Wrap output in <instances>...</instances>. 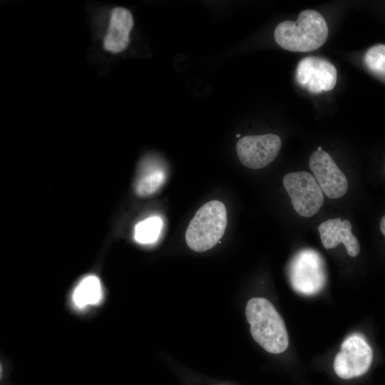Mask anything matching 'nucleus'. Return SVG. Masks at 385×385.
Instances as JSON below:
<instances>
[{"label":"nucleus","mask_w":385,"mask_h":385,"mask_svg":"<svg viewBox=\"0 0 385 385\" xmlns=\"http://www.w3.org/2000/svg\"><path fill=\"white\" fill-rule=\"evenodd\" d=\"M329 29L324 17L313 9L304 10L297 21H284L275 28L274 37L282 48L308 52L321 47L327 41Z\"/></svg>","instance_id":"obj_1"},{"label":"nucleus","mask_w":385,"mask_h":385,"mask_svg":"<svg viewBox=\"0 0 385 385\" xmlns=\"http://www.w3.org/2000/svg\"><path fill=\"white\" fill-rule=\"evenodd\" d=\"M245 315L253 339L265 350L279 354L287 349L289 338L284 322L270 301L262 297L250 299Z\"/></svg>","instance_id":"obj_2"},{"label":"nucleus","mask_w":385,"mask_h":385,"mask_svg":"<svg viewBox=\"0 0 385 385\" xmlns=\"http://www.w3.org/2000/svg\"><path fill=\"white\" fill-rule=\"evenodd\" d=\"M225 205L218 200L206 202L196 212L185 232L188 247L198 252L212 248L223 236L227 226Z\"/></svg>","instance_id":"obj_3"},{"label":"nucleus","mask_w":385,"mask_h":385,"mask_svg":"<svg viewBox=\"0 0 385 385\" xmlns=\"http://www.w3.org/2000/svg\"><path fill=\"white\" fill-rule=\"evenodd\" d=\"M289 281L297 292L314 295L319 292L326 282L324 261L314 250L305 249L298 252L292 258L289 267Z\"/></svg>","instance_id":"obj_4"},{"label":"nucleus","mask_w":385,"mask_h":385,"mask_svg":"<svg viewBox=\"0 0 385 385\" xmlns=\"http://www.w3.org/2000/svg\"><path fill=\"white\" fill-rule=\"evenodd\" d=\"M283 185L299 215L309 217L319 212L324 203V195L312 174L305 171L287 173Z\"/></svg>","instance_id":"obj_5"},{"label":"nucleus","mask_w":385,"mask_h":385,"mask_svg":"<svg viewBox=\"0 0 385 385\" xmlns=\"http://www.w3.org/2000/svg\"><path fill=\"white\" fill-rule=\"evenodd\" d=\"M372 356L371 346L364 338L359 334L351 335L343 342L334 358V370L343 379L360 376L370 368Z\"/></svg>","instance_id":"obj_6"},{"label":"nucleus","mask_w":385,"mask_h":385,"mask_svg":"<svg viewBox=\"0 0 385 385\" xmlns=\"http://www.w3.org/2000/svg\"><path fill=\"white\" fill-rule=\"evenodd\" d=\"M282 141L273 133L246 135L237 143L240 161L250 169H260L271 163L277 156Z\"/></svg>","instance_id":"obj_7"},{"label":"nucleus","mask_w":385,"mask_h":385,"mask_svg":"<svg viewBox=\"0 0 385 385\" xmlns=\"http://www.w3.org/2000/svg\"><path fill=\"white\" fill-rule=\"evenodd\" d=\"M337 69L328 60L307 56L297 64L295 78L299 85L312 93L332 90L337 83Z\"/></svg>","instance_id":"obj_8"},{"label":"nucleus","mask_w":385,"mask_h":385,"mask_svg":"<svg viewBox=\"0 0 385 385\" xmlns=\"http://www.w3.org/2000/svg\"><path fill=\"white\" fill-rule=\"evenodd\" d=\"M309 165L326 196L339 198L344 195L348 189L347 179L328 153L322 150L313 152Z\"/></svg>","instance_id":"obj_9"},{"label":"nucleus","mask_w":385,"mask_h":385,"mask_svg":"<svg viewBox=\"0 0 385 385\" xmlns=\"http://www.w3.org/2000/svg\"><path fill=\"white\" fill-rule=\"evenodd\" d=\"M351 224L347 220L329 219L318 226L320 239L326 249H332L342 243L348 255L356 257L360 252L359 242L351 232Z\"/></svg>","instance_id":"obj_10"},{"label":"nucleus","mask_w":385,"mask_h":385,"mask_svg":"<svg viewBox=\"0 0 385 385\" xmlns=\"http://www.w3.org/2000/svg\"><path fill=\"white\" fill-rule=\"evenodd\" d=\"M133 26V18L129 10L123 7L114 8L103 40L104 48L112 53H119L125 49Z\"/></svg>","instance_id":"obj_11"},{"label":"nucleus","mask_w":385,"mask_h":385,"mask_svg":"<svg viewBox=\"0 0 385 385\" xmlns=\"http://www.w3.org/2000/svg\"><path fill=\"white\" fill-rule=\"evenodd\" d=\"M135 192L140 196H148L156 192L165 180V171L155 158H147L140 165Z\"/></svg>","instance_id":"obj_12"},{"label":"nucleus","mask_w":385,"mask_h":385,"mask_svg":"<svg viewBox=\"0 0 385 385\" xmlns=\"http://www.w3.org/2000/svg\"><path fill=\"white\" fill-rule=\"evenodd\" d=\"M103 297V289L99 278L94 274L84 277L78 283L73 292V302L78 308L96 305Z\"/></svg>","instance_id":"obj_13"},{"label":"nucleus","mask_w":385,"mask_h":385,"mask_svg":"<svg viewBox=\"0 0 385 385\" xmlns=\"http://www.w3.org/2000/svg\"><path fill=\"white\" fill-rule=\"evenodd\" d=\"M163 227V221L160 217H148L135 225L134 240L142 245L153 244L158 240Z\"/></svg>","instance_id":"obj_14"},{"label":"nucleus","mask_w":385,"mask_h":385,"mask_svg":"<svg viewBox=\"0 0 385 385\" xmlns=\"http://www.w3.org/2000/svg\"><path fill=\"white\" fill-rule=\"evenodd\" d=\"M364 61L371 72L385 80V44L379 43L369 48Z\"/></svg>","instance_id":"obj_15"},{"label":"nucleus","mask_w":385,"mask_h":385,"mask_svg":"<svg viewBox=\"0 0 385 385\" xmlns=\"http://www.w3.org/2000/svg\"><path fill=\"white\" fill-rule=\"evenodd\" d=\"M380 230L382 234L385 236V215L381 218L380 221Z\"/></svg>","instance_id":"obj_16"},{"label":"nucleus","mask_w":385,"mask_h":385,"mask_svg":"<svg viewBox=\"0 0 385 385\" xmlns=\"http://www.w3.org/2000/svg\"><path fill=\"white\" fill-rule=\"evenodd\" d=\"M317 150H322V147H321V146H319V147L317 148Z\"/></svg>","instance_id":"obj_17"}]
</instances>
